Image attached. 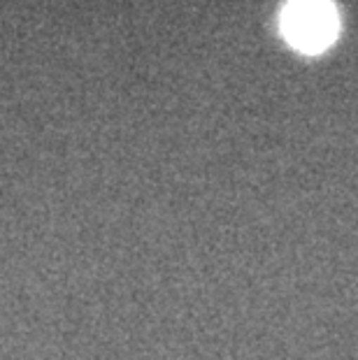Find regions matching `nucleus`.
Returning <instances> with one entry per match:
<instances>
[{"label":"nucleus","mask_w":358,"mask_h":360,"mask_svg":"<svg viewBox=\"0 0 358 360\" xmlns=\"http://www.w3.org/2000/svg\"><path fill=\"white\" fill-rule=\"evenodd\" d=\"M281 33L293 49L319 53L340 33V17L331 0H291L281 12Z\"/></svg>","instance_id":"nucleus-1"}]
</instances>
